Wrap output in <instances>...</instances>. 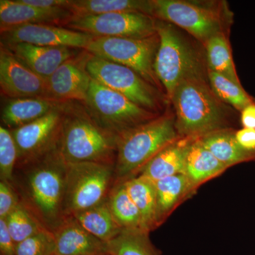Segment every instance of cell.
<instances>
[{
  "label": "cell",
  "instance_id": "cell-1",
  "mask_svg": "<svg viewBox=\"0 0 255 255\" xmlns=\"http://www.w3.org/2000/svg\"><path fill=\"white\" fill-rule=\"evenodd\" d=\"M67 163L58 148L15 169L12 184L21 204L48 231L65 221Z\"/></svg>",
  "mask_w": 255,
  "mask_h": 255
},
{
  "label": "cell",
  "instance_id": "cell-2",
  "mask_svg": "<svg viewBox=\"0 0 255 255\" xmlns=\"http://www.w3.org/2000/svg\"><path fill=\"white\" fill-rule=\"evenodd\" d=\"M118 139L100 125L82 102H65L58 150L66 163L115 166Z\"/></svg>",
  "mask_w": 255,
  "mask_h": 255
},
{
  "label": "cell",
  "instance_id": "cell-3",
  "mask_svg": "<svg viewBox=\"0 0 255 255\" xmlns=\"http://www.w3.org/2000/svg\"><path fill=\"white\" fill-rule=\"evenodd\" d=\"M170 102L175 112L176 129L182 138L197 139L227 128L230 109L215 95L203 72L183 80Z\"/></svg>",
  "mask_w": 255,
  "mask_h": 255
},
{
  "label": "cell",
  "instance_id": "cell-4",
  "mask_svg": "<svg viewBox=\"0 0 255 255\" xmlns=\"http://www.w3.org/2000/svg\"><path fill=\"white\" fill-rule=\"evenodd\" d=\"M179 138L174 117L168 113L124 132L117 142L115 184L138 176L158 152Z\"/></svg>",
  "mask_w": 255,
  "mask_h": 255
},
{
  "label": "cell",
  "instance_id": "cell-5",
  "mask_svg": "<svg viewBox=\"0 0 255 255\" xmlns=\"http://www.w3.org/2000/svg\"><path fill=\"white\" fill-rule=\"evenodd\" d=\"M159 45L156 55V76L172 99L176 87L184 79L201 73V64L195 50L172 23L157 20Z\"/></svg>",
  "mask_w": 255,
  "mask_h": 255
},
{
  "label": "cell",
  "instance_id": "cell-6",
  "mask_svg": "<svg viewBox=\"0 0 255 255\" xmlns=\"http://www.w3.org/2000/svg\"><path fill=\"white\" fill-rule=\"evenodd\" d=\"M115 185V166L97 162L67 163L65 212L67 217L107 200Z\"/></svg>",
  "mask_w": 255,
  "mask_h": 255
},
{
  "label": "cell",
  "instance_id": "cell-7",
  "mask_svg": "<svg viewBox=\"0 0 255 255\" xmlns=\"http://www.w3.org/2000/svg\"><path fill=\"white\" fill-rule=\"evenodd\" d=\"M82 103L100 126L118 137L157 117V113L135 105L93 78L86 100Z\"/></svg>",
  "mask_w": 255,
  "mask_h": 255
},
{
  "label": "cell",
  "instance_id": "cell-8",
  "mask_svg": "<svg viewBox=\"0 0 255 255\" xmlns=\"http://www.w3.org/2000/svg\"><path fill=\"white\" fill-rule=\"evenodd\" d=\"M159 45L157 33L145 38L95 37L85 50L94 56L132 69L159 90L162 87L155 71Z\"/></svg>",
  "mask_w": 255,
  "mask_h": 255
},
{
  "label": "cell",
  "instance_id": "cell-9",
  "mask_svg": "<svg viewBox=\"0 0 255 255\" xmlns=\"http://www.w3.org/2000/svg\"><path fill=\"white\" fill-rule=\"evenodd\" d=\"M152 16L185 30L206 44L216 33L224 31L226 15L213 3L183 0H152Z\"/></svg>",
  "mask_w": 255,
  "mask_h": 255
},
{
  "label": "cell",
  "instance_id": "cell-10",
  "mask_svg": "<svg viewBox=\"0 0 255 255\" xmlns=\"http://www.w3.org/2000/svg\"><path fill=\"white\" fill-rule=\"evenodd\" d=\"M87 70L96 81L125 96L135 105L155 113L162 108L163 99L159 90L132 69L91 55Z\"/></svg>",
  "mask_w": 255,
  "mask_h": 255
},
{
  "label": "cell",
  "instance_id": "cell-11",
  "mask_svg": "<svg viewBox=\"0 0 255 255\" xmlns=\"http://www.w3.org/2000/svg\"><path fill=\"white\" fill-rule=\"evenodd\" d=\"M64 27L97 38H145L157 33V18L141 12L73 16Z\"/></svg>",
  "mask_w": 255,
  "mask_h": 255
},
{
  "label": "cell",
  "instance_id": "cell-12",
  "mask_svg": "<svg viewBox=\"0 0 255 255\" xmlns=\"http://www.w3.org/2000/svg\"><path fill=\"white\" fill-rule=\"evenodd\" d=\"M65 102L41 118L10 130L17 147L16 167L40 158L58 148Z\"/></svg>",
  "mask_w": 255,
  "mask_h": 255
},
{
  "label": "cell",
  "instance_id": "cell-13",
  "mask_svg": "<svg viewBox=\"0 0 255 255\" xmlns=\"http://www.w3.org/2000/svg\"><path fill=\"white\" fill-rule=\"evenodd\" d=\"M95 37L59 25L28 23L1 33V44L28 43L45 47L85 50Z\"/></svg>",
  "mask_w": 255,
  "mask_h": 255
},
{
  "label": "cell",
  "instance_id": "cell-14",
  "mask_svg": "<svg viewBox=\"0 0 255 255\" xmlns=\"http://www.w3.org/2000/svg\"><path fill=\"white\" fill-rule=\"evenodd\" d=\"M90 55L83 50L62 64L47 79V98L60 102H85L92 79L87 70Z\"/></svg>",
  "mask_w": 255,
  "mask_h": 255
},
{
  "label": "cell",
  "instance_id": "cell-15",
  "mask_svg": "<svg viewBox=\"0 0 255 255\" xmlns=\"http://www.w3.org/2000/svg\"><path fill=\"white\" fill-rule=\"evenodd\" d=\"M1 94L11 99L46 97L47 80L32 71L7 48L0 49Z\"/></svg>",
  "mask_w": 255,
  "mask_h": 255
},
{
  "label": "cell",
  "instance_id": "cell-16",
  "mask_svg": "<svg viewBox=\"0 0 255 255\" xmlns=\"http://www.w3.org/2000/svg\"><path fill=\"white\" fill-rule=\"evenodd\" d=\"M73 17L71 11L67 9H42L25 4L21 0H0L1 33L28 23L64 26Z\"/></svg>",
  "mask_w": 255,
  "mask_h": 255
},
{
  "label": "cell",
  "instance_id": "cell-17",
  "mask_svg": "<svg viewBox=\"0 0 255 255\" xmlns=\"http://www.w3.org/2000/svg\"><path fill=\"white\" fill-rule=\"evenodd\" d=\"M21 63L44 79H48L60 65L77 54L76 49L68 47H45L28 43L1 45Z\"/></svg>",
  "mask_w": 255,
  "mask_h": 255
},
{
  "label": "cell",
  "instance_id": "cell-18",
  "mask_svg": "<svg viewBox=\"0 0 255 255\" xmlns=\"http://www.w3.org/2000/svg\"><path fill=\"white\" fill-rule=\"evenodd\" d=\"M54 255H106L107 243L85 231L73 216H68L53 232Z\"/></svg>",
  "mask_w": 255,
  "mask_h": 255
},
{
  "label": "cell",
  "instance_id": "cell-19",
  "mask_svg": "<svg viewBox=\"0 0 255 255\" xmlns=\"http://www.w3.org/2000/svg\"><path fill=\"white\" fill-rule=\"evenodd\" d=\"M63 102L44 97L11 99L1 111V122L9 130L22 127L41 118Z\"/></svg>",
  "mask_w": 255,
  "mask_h": 255
},
{
  "label": "cell",
  "instance_id": "cell-20",
  "mask_svg": "<svg viewBox=\"0 0 255 255\" xmlns=\"http://www.w3.org/2000/svg\"><path fill=\"white\" fill-rule=\"evenodd\" d=\"M228 169L198 139H189L184 174L196 188Z\"/></svg>",
  "mask_w": 255,
  "mask_h": 255
},
{
  "label": "cell",
  "instance_id": "cell-21",
  "mask_svg": "<svg viewBox=\"0 0 255 255\" xmlns=\"http://www.w3.org/2000/svg\"><path fill=\"white\" fill-rule=\"evenodd\" d=\"M180 138L158 152L146 164L139 175L155 182L164 178L184 174L189 139Z\"/></svg>",
  "mask_w": 255,
  "mask_h": 255
},
{
  "label": "cell",
  "instance_id": "cell-22",
  "mask_svg": "<svg viewBox=\"0 0 255 255\" xmlns=\"http://www.w3.org/2000/svg\"><path fill=\"white\" fill-rule=\"evenodd\" d=\"M197 139L227 168L243 162L255 161V154L245 150L236 140V131L228 128Z\"/></svg>",
  "mask_w": 255,
  "mask_h": 255
},
{
  "label": "cell",
  "instance_id": "cell-23",
  "mask_svg": "<svg viewBox=\"0 0 255 255\" xmlns=\"http://www.w3.org/2000/svg\"><path fill=\"white\" fill-rule=\"evenodd\" d=\"M69 10L76 17L116 12L153 14L152 0H72Z\"/></svg>",
  "mask_w": 255,
  "mask_h": 255
},
{
  "label": "cell",
  "instance_id": "cell-24",
  "mask_svg": "<svg viewBox=\"0 0 255 255\" xmlns=\"http://www.w3.org/2000/svg\"><path fill=\"white\" fill-rule=\"evenodd\" d=\"M124 183L140 211L142 228L150 233L158 226L155 184L140 175L128 179Z\"/></svg>",
  "mask_w": 255,
  "mask_h": 255
},
{
  "label": "cell",
  "instance_id": "cell-25",
  "mask_svg": "<svg viewBox=\"0 0 255 255\" xmlns=\"http://www.w3.org/2000/svg\"><path fill=\"white\" fill-rule=\"evenodd\" d=\"M71 216L85 231L106 243L112 241L122 231L111 212L107 200Z\"/></svg>",
  "mask_w": 255,
  "mask_h": 255
},
{
  "label": "cell",
  "instance_id": "cell-26",
  "mask_svg": "<svg viewBox=\"0 0 255 255\" xmlns=\"http://www.w3.org/2000/svg\"><path fill=\"white\" fill-rule=\"evenodd\" d=\"M157 196V223L162 224L186 196L195 188L184 174H180L154 182Z\"/></svg>",
  "mask_w": 255,
  "mask_h": 255
},
{
  "label": "cell",
  "instance_id": "cell-27",
  "mask_svg": "<svg viewBox=\"0 0 255 255\" xmlns=\"http://www.w3.org/2000/svg\"><path fill=\"white\" fill-rule=\"evenodd\" d=\"M204 46L208 69L242 85L233 62L229 41L225 31L216 33Z\"/></svg>",
  "mask_w": 255,
  "mask_h": 255
},
{
  "label": "cell",
  "instance_id": "cell-28",
  "mask_svg": "<svg viewBox=\"0 0 255 255\" xmlns=\"http://www.w3.org/2000/svg\"><path fill=\"white\" fill-rule=\"evenodd\" d=\"M107 203L114 219L122 230H144L140 211L128 193L124 182L114 186Z\"/></svg>",
  "mask_w": 255,
  "mask_h": 255
},
{
  "label": "cell",
  "instance_id": "cell-29",
  "mask_svg": "<svg viewBox=\"0 0 255 255\" xmlns=\"http://www.w3.org/2000/svg\"><path fill=\"white\" fill-rule=\"evenodd\" d=\"M150 232L142 229L122 230L107 243L108 255H161L149 237Z\"/></svg>",
  "mask_w": 255,
  "mask_h": 255
},
{
  "label": "cell",
  "instance_id": "cell-30",
  "mask_svg": "<svg viewBox=\"0 0 255 255\" xmlns=\"http://www.w3.org/2000/svg\"><path fill=\"white\" fill-rule=\"evenodd\" d=\"M208 79L210 86L223 103L231 105L238 112L246 107L255 104V99L250 95L241 85L235 83L223 75L208 69Z\"/></svg>",
  "mask_w": 255,
  "mask_h": 255
},
{
  "label": "cell",
  "instance_id": "cell-31",
  "mask_svg": "<svg viewBox=\"0 0 255 255\" xmlns=\"http://www.w3.org/2000/svg\"><path fill=\"white\" fill-rule=\"evenodd\" d=\"M4 220L8 232L16 244L46 229L21 203Z\"/></svg>",
  "mask_w": 255,
  "mask_h": 255
},
{
  "label": "cell",
  "instance_id": "cell-32",
  "mask_svg": "<svg viewBox=\"0 0 255 255\" xmlns=\"http://www.w3.org/2000/svg\"><path fill=\"white\" fill-rule=\"evenodd\" d=\"M18 161V150L9 129L0 127V177L1 180L14 182Z\"/></svg>",
  "mask_w": 255,
  "mask_h": 255
},
{
  "label": "cell",
  "instance_id": "cell-33",
  "mask_svg": "<svg viewBox=\"0 0 255 255\" xmlns=\"http://www.w3.org/2000/svg\"><path fill=\"white\" fill-rule=\"evenodd\" d=\"M16 249L17 255H54V235L48 230H43L18 243Z\"/></svg>",
  "mask_w": 255,
  "mask_h": 255
},
{
  "label": "cell",
  "instance_id": "cell-34",
  "mask_svg": "<svg viewBox=\"0 0 255 255\" xmlns=\"http://www.w3.org/2000/svg\"><path fill=\"white\" fill-rule=\"evenodd\" d=\"M20 203L19 196L13 184L0 181V219H6Z\"/></svg>",
  "mask_w": 255,
  "mask_h": 255
},
{
  "label": "cell",
  "instance_id": "cell-35",
  "mask_svg": "<svg viewBox=\"0 0 255 255\" xmlns=\"http://www.w3.org/2000/svg\"><path fill=\"white\" fill-rule=\"evenodd\" d=\"M16 244L6 228L4 219H0V253L1 255H16Z\"/></svg>",
  "mask_w": 255,
  "mask_h": 255
},
{
  "label": "cell",
  "instance_id": "cell-36",
  "mask_svg": "<svg viewBox=\"0 0 255 255\" xmlns=\"http://www.w3.org/2000/svg\"><path fill=\"white\" fill-rule=\"evenodd\" d=\"M236 137L245 150L255 154V129L243 128L236 131Z\"/></svg>",
  "mask_w": 255,
  "mask_h": 255
},
{
  "label": "cell",
  "instance_id": "cell-37",
  "mask_svg": "<svg viewBox=\"0 0 255 255\" xmlns=\"http://www.w3.org/2000/svg\"><path fill=\"white\" fill-rule=\"evenodd\" d=\"M25 4L42 9H69L72 0H21Z\"/></svg>",
  "mask_w": 255,
  "mask_h": 255
},
{
  "label": "cell",
  "instance_id": "cell-38",
  "mask_svg": "<svg viewBox=\"0 0 255 255\" xmlns=\"http://www.w3.org/2000/svg\"><path fill=\"white\" fill-rule=\"evenodd\" d=\"M241 121L245 128L255 129V104L248 106L242 111Z\"/></svg>",
  "mask_w": 255,
  "mask_h": 255
},
{
  "label": "cell",
  "instance_id": "cell-39",
  "mask_svg": "<svg viewBox=\"0 0 255 255\" xmlns=\"http://www.w3.org/2000/svg\"></svg>",
  "mask_w": 255,
  "mask_h": 255
}]
</instances>
